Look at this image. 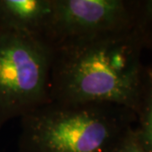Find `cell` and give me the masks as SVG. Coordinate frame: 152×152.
I'll return each mask as SVG.
<instances>
[{"label": "cell", "instance_id": "cell-6", "mask_svg": "<svg viewBox=\"0 0 152 152\" xmlns=\"http://www.w3.org/2000/svg\"><path fill=\"white\" fill-rule=\"evenodd\" d=\"M136 114L140 122L137 129L140 141L146 152H152V69L143 73L140 102Z\"/></svg>", "mask_w": 152, "mask_h": 152}, {"label": "cell", "instance_id": "cell-2", "mask_svg": "<svg viewBox=\"0 0 152 152\" xmlns=\"http://www.w3.org/2000/svg\"><path fill=\"white\" fill-rule=\"evenodd\" d=\"M134 113L113 104L50 102L20 118L19 152H111Z\"/></svg>", "mask_w": 152, "mask_h": 152}, {"label": "cell", "instance_id": "cell-5", "mask_svg": "<svg viewBox=\"0 0 152 152\" xmlns=\"http://www.w3.org/2000/svg\"><path fill=\"white\" fill-rule=\"evenodd\" d=\"M53 0H0V27L43 37Z\"/></svg>", "mask_w": 152, "mask_h": 152}, {"label": "cell", "instance_id": "cell-1", "mask_svg": "<svg viewBox=\"0 0 152 152\" xmlns=\"http://www.w3.org/2000/svg\"><path fill=\"white\" fill-rule=\"evenodd\" d=\"M143 40L136 28L124 32L67 41L53 47L52 102L106 103L136 113L143 73Z\"/></svg>", "mask_w": 152, "mask_h": 152}, {"label": "cell", "instance_id": "cell-4", "mask_svg": "<svg viewBox=\"0 0 152 152\" xmlns=\"http://www.w3.org/2000/svg\"><path fill=\"white\" fill-rule=\"evenodd\" d=\"M136 25V11L125 1L53 0L42 38L53 47L71 40L124 32Z\"/></svg>", "mask_w": 152, "mask_h": 152}, {"label": "cell", "instance_id": "cell-7", "mask_svg": "<svg viewBox=\"0 0 152 152\" xmlns=\"http://www.w3.org/2000/svg\"><path fill=\"white\" fill-rule=\"evenodd\" d=\"M111 152H146L142 145L138 131L131 128L124 134Z\"/></svg>", "mask_w": 152, "mask_h": 152}, {"label": "cell", "instance_id": "cell-8", "mask_svg": "<svg viewBox=\"0 0 152 152\" xmlns=\"http://www.w3.org/2000/svg\"><path fill=\"white\" fill-rule=\"evenodd\" d=\"M143 12H144L145 20H146L148 22L152 23V1H147L144 4Z\"/></svg>", "mask_w": 152, "mask_h": 152}, {"label": "cell", "instance_id": "cell-3", "mask_svg": "<svg viewBox=\"0 0 152 152\" xmlns=\"http://www.w3.org/2000/svg\"><path fill=\"white\" fill-rule=\"evenodd\" d=\"M52 53L43 38L0 27V129L52 102Z\"/></svg>", "mask_w": 152, "mask_h": 152}]
</instances>
